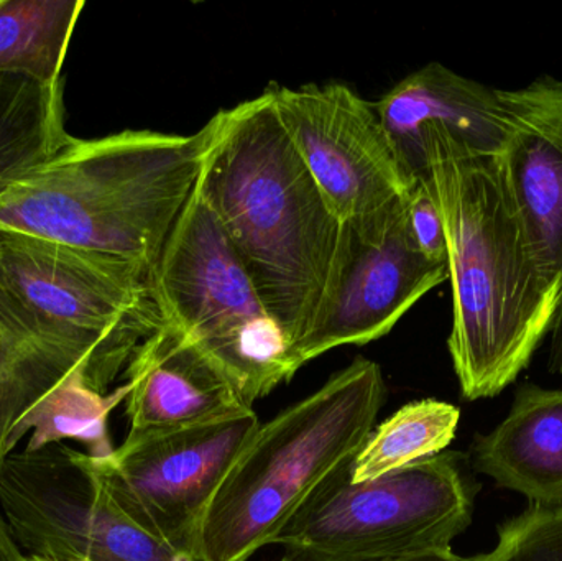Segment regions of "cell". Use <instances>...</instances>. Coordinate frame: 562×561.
<instances>
[{"mask_svg": "<svg viewBox=\"0 0 562 561\" xmlns=\"http://www.w3.org/2000/svg\"><path fill=\"white\" fill-rule=\"evenodd\" d=\"M448 243L449 355L468 401L504 392L550 335L558 299L531 257L494 158L428 150Z\"/></svg>", "mask_w": 562, "mask_h": 561, "instance_id": "obj_3", "label": "cell"}, {"mask_svg": "<svg viewBox=\"0 0 562 561\" xmlns=\"http://www.w3.org/2000/svg\"><path fill=\"white\" fill-rule=\"evenodd\" d=\"M505 144L495 157L544 283L562 296V79L538 76L524 88L497 89Z\"/></svg>", "mask_w": 562, "mask_h": 561, "instance_id": "obj_12", "label": "cell"}, {"mask_svg": "<svg viewBox=\"0 0 562 561\" xmlns=\"http://www.w3.org/2000/svg\"><path fill=\"white\" fill-rule=\"evenodd\" d=\"M350 473V471H349ZM340 478L281 532L290 561H386L451 549L468 530L474 493L458 453H439L375 480Z\"/></svg>", "mask_w": 562, "mask_h": 561, "instance_id": "obj_7", "label": "cell"}, {"mask_svg": "<svg viewBox=\"0 0 562 561\" xmlns=\"http://www.w3.org/2000/svg\"><path fill=\"white\" fill-rule=\"evenodd\" d=\"M386 399L376 362L356 358L323 388L260 424L204 514L210 561H247L330 484L346 476Z\"/></svg>", "mask_w": 562, "mask_h": 561, "instance_id": "obj_4", "label": "cell"}, {"mask_svg": "<svg viewBox=\"0 0 562 561\" xmlns=\"http://www.w3.org/2000/svg\"><path fill=\"white\" fill-rule=\"evenodd\" d=\"M548 338H550V358H548V369H550L553 374L561 375L562 378V296Z\"/></svg>", "mask_w": 562, "mask_h": 561, "instance_id": "obj_23", "label": "cell"}, {"mask_svg": "<svg viewBox=\"0 0 562 561\" xmlns=\"http://www.w3.org/2000/svg\"><path fill=\"white\" fill-rule=\"evenodd\" d=\"M461 411L448 402H412L386 418L350 467L352 483L375 480L426 458L445 453L458 434Z\"/></svg>", "mask_w": 562, "mask_h": 561, "instance_id": "obj_19", "label": "cell"}, {"mask_svg": "<svg viewBox=\"0 0 562 561\" xmlns=\"http://www.w3.org/2000/svg\"><path fill=\"white\" fill-rule=\"evenodd\" d=\"M281 561H290V560H288V559H283V560H281Z\"/></svg>", "mask_w": 562, "mask_h": 561, "instance_id": "obj_25", "label": "cell"}, {"mask_svg": "<svg viewBox=\"0 0 562 561\" xmlns=\"http://www.w3.org/2000/svg\"><path fill=\"white\" fill-rule=\"evenodd\" d=\"M472 460L530 506L562 507V391L521 385L508 417L475 438Z\"/></svg>", "mask_w": 562, "mask_h": 561, "instance_id": "obj_15", "label": "cell"}, {"mask_svg": "<svg viewBox=\"0 0 562 561\" xmlns=\"http://www.w3.org/2000/svg\"><path fill=\"white\" fill-rule=\"evenodd\" d=\"M0 299L53 361L101 394L165 323L140 267L9 231H0Z\"/></svg>", "mask_w": 562, "mask_h": 561, "instance_id": "obj_5", "label": "cell"}, {"mask_svg": "<svg viewBox=\"0 0 562 561\" xmlns=\"http://www.w3.org/2000/svg\"><path fill=\"white\" fill-rule=\"evenodd\" d=\"M386 561H465V559L456 556L451 549H435L426 550V552L412 553V556L400 557V559Z\"/></svg>", "mask_w": 562, "mask_h": 561, "instance_id": "obj_24", "label": "cell"}, {"mask_svg": "<svg viewBox=\"0 0 562 561\" xmlns=\"http://www.w3.org/2000/svg\"><path fill=\"white\" fill-rule=\"evenodd\" d=\"M150 283L165 322L221 369L250 407L300 371L290 339L196 188Z\"/></svg>", "mask_w": 562, "mask_h": 561, "instance_id": "obj_6", "label": "cell"}, {"mask_svg": "<svg viewBox=\"0 0 562 561\" xmlns=\"http://www.w3.org/2000/svg\"><path fill=\"white\" fill-rule=\"evenodd\" d=\"M269 89L281 125L340 223L376 213L415 187L375 104L349 86Z\"/></svg>", "mask_w": 562, "mask_h": 561, "instance_id": "obj_11", "label": "cell"}, {"mask_svg": "<svg viewBox=\"0 0 562 561\" xmlns=\"http://www.w3.org/2000/svg\"><path fill=\"white\" fill-rule=\"evenodd\" d=\"M85 0H0V78L63 82V66Z\"/></svg>", "mask_w": 562, "mask_h": 561, "instance_id": "obj_17", "label": "cell"}, {"mask_svg": "<svg viewBox=\"0 0 562 561\" xmlns=\"http://www.w3.org/2000/svg\"><path fill=\"white\" fill-rule=\"evenodd\" d=\"M29 561H33V560H29ZM78 561H82V560H78Z\"/></svg>", "mask_w": 562, "mask_h": 561, "instance_id": "obj_26", "label": "cell"}, {"mask_svg": "<svg viewBox=\"0 0 562 561\" xmlns=\"http://www.w3.org/2000/svg\"><path fill=\"white\" fill-rule=\"evenodd\" d=\"M376 112L413 180L418 181V138L423 128L446 132L468 158H494L505 144L497 89L429 63L403 78L379 102Z\"/></svg>", "mask_w": 562, "mask_h": 561, "instance_id": "obj_14", "label": "cell"}, {"mask_svg": "<svg viewBox=\"0 0 562 561\" xmlns=\"http://www.w3.org/2000/svg\"><path fill=\"white\" fill-rule=\"evenodd\" d=\"M131 385L125 382L109 394L94 391L81 371L75 369L63 375L25 414L10 435V455L25 434H30L25 453L71 440L85 445L86 453L95 460L114 453L109 417L125 402Z\"/></svg>", "mask_w": 562, "mask_h": 561, "instance_id": "obj_16", "label": "cell"}, {"mask_svg": "<svg viewBox=\"0 0 562 561\" xmlns=\"http://www.w3.org/2000/svg\"><path fill=\"white\" fill-rule=\"evenodd\" d=\"M406 220L413 239L423 254L435 262L448 263V243L431 178L418 180L406 194ZM449 267V266H448Z\"/></svg>", "mask_w": 562, "mask_h": 561, "instance_id": "obj_22", "label": "cell"}, {"mask_svg": "<svg viewBox=\"0 0 562 561\" xmlns=\"http://www.w3.org/2000/svg\"><path fill=\"white\" fill-rule=\"evenodd\" d=\"M204 142V128L69 135L0 190V231L115 257L151 277L196 188Z\"/></svg>", "mask_w": 562, "mask_h": 561, "instance_id": "obj_2", "label": "cell"}, {"mask_svg": "<svg viewBox=\"0 0 562 561\" xmlns=\"http://www.w3.org/2000/svg\"><path fill=\"white\" fill-rule=\"evenodd\" d=\"M68 138L65 81L48 88L16 76L0 78V190Z\"/></svg>", "mask_w": 562, "mask_h": 561, "instance_id": "obj_18", "label": "cell"}, {"mask_svg": "<svg viewBox=\"0 0 562 561\" xmlns=\"http://www.w3.org/2000/svg\"><path fill=\"white\" fill-rule=\"evenodd\" d=\"M465 561H562V507H528L498 527L492 552Z\"/></svg>", "mask_w": 562, "mask_h": 561, "instance_id": "obj_21", "label": "cell"}, {"mask_svg": "<svg viewBox=\"0 0 562 561\" xmlns=\"http://www.w3.org/2000/svg\"><path fill=\"white\" fill-rule=\"evenodd\" d=\"M203 128L196 191L294 351L336 276L346 224L288 137L269 88Z\"/></svg>", "mask_w": 562, "mask_h": 561, "instance_id": "obj_1", "label": "cell"}, {"mask_svg": "<svg viewBox=\"0 0 562 561\" xmlns=\"http://www.w3.org/2000/svg\"><path fill=\"white\" fill-rule=\"evenodd\" d=\"M256 411L155 434L127 435L108 458L89 464L115 506L171 546L200 552L204 514L259 430ZM203 556V553H201Z\"/></svg>", "mask_w": 562, "mask_h": 561, "instance_id": "obj_9", "label": "cell"}, {"mask_svg": "<svg viewBox=\"0 0 562 561\" xmlns=\"http://www.w3.org/2000/svg\"><path fill=\"white\" fill-rule=\"evenodd\" d=\"M125 375L131 385L125 399L128 435L175 430L254 411L226 374L167 322L140 346Z\"/></svg>", "mask_w": 562, "mask_h": 561, "instance_id": "obj_13", "label": "cell"}, {"mask_svg": "<svg viewBox=\"0 0 562 561\" xmlns=\"http://www.w3.org/2000/svg\"><path fill=\"white\" fill-rule=\"evenodd\" d=\"M405 200L346 223L336 276L313 325L294 346L300 368L330 349L383 338L426 293L449 280L448 263L428 259L416 246Z\"/></svg>", "mask_w": 562, "mask_h": 561, "instance_id": "obj_10", "label": "cell"}, {"mask_svg": "<svg viewBox=\"0 0 562 561\" xmlns=\"http://www.w3.org/2000/svg\"><path fill=\"white\" fill-rule=\"evenodd\" d=\"M68 374L13 319L0 299V470L10 435L23 414Z\"/></svg>", "mask_w": 562, "mask_h": 561, "instance_id": "obj_20", "label": "cell"}, {"mask_svg": "<svg viewBox=\"0 0 562 561\" xmlns=\"http://www.w3.org/2000/svg\"><path fill=\"white\" fill-rule=\"evenodd\" d=\"M0 516L26 560L210 561L128 519L99 483L88 455L61 444L3 461Z\"/></svg>", "mask_w": 562, "mask_h": 561, "instance_id": "obj_8", "label": "cell"}]
</instances>
